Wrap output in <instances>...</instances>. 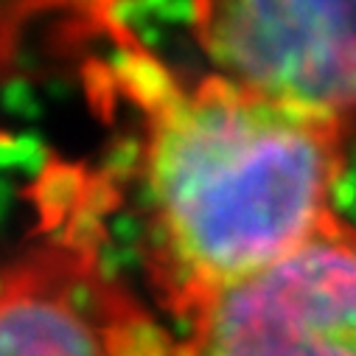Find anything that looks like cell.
I'll return each instance as SVG.
<instances>
[{
    "label": "cell",
    "mask_w": 356,
    "mask_h": 356,
    "mask_svg": "<svg viewBox=\"0 0 356 356\" xmlns=\"http://www.w3.org/2000/svg\"><path fill=\"white\" fill-rule=\"evenodd\" d=\"M93 90L143 118V266L188 320L216 292L295 252L337 211L356 132L211 73L177 81L118 20Z\"/></svg>",
    "instance_id": "6da1fadb"
},
{
    "label": "cell",
    "mask_w": 356,
    "mask_h": 356,
    "mask_svg": "<svg viewBox=\"0 0 356 356\" xmlns=\"http://www.w3.org/2000/svg\"><path fill=\"white\" fill-rule=\"evenodd\" d=\"M113 191L84 168H51L40 236L0 273V356H180L177 339L107 270Z\"/></svg>",
    "instance_id": "7a4b0ae2"
},
{
    "label": "cell",
    "mask_w": 356,
    "mask_h": 356,
    "mask_svg": "<svg viewBox=\"0 0 356 356\" xmlns=\"http://www.w3.org/2000/svg\"><path fill=\"white\" fill-rule=\"evenodd\" d=\"M180 356H356V222L342 213L295 252L216 292Z\"/></svg>",
    "instance_id": "3957f363"
},
{
    "label": "cell",
    "mask_w": 356,
    "mask_h": 356,
    "mask_svg": "<svg viewBox=\"0 0 356 356\" xmlns=\"http://www.w3.org/2000/svg\"><path fill=\"white\" fill-rule=\"evenodd\" d=\"M191 31L219 76L356 132V0H205Z\"/></svg>",
    "instance_id": "277c9868"
},
{
    "label": "cell",
    "mask_w": 356,
    "mask_h": 356,
    "mask_svg": "<svg viewBox=\"0 0 356 356\" xmlns=\"http://www.w3.org/2000/svg\"><path fill=\"white\" fill-rule=\"evenodd\" d=\"M0 143H6V135L3 132H0Z\"/></svg>",
    "instance_id": "5b68a950"
}]
</instances>
